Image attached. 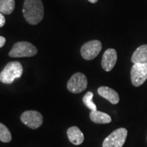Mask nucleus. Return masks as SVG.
<instances>
[{
	"label": "nucleus",
	"instance_id": "1",
	"mask_svg": "<svg viewBox=\"0 0 147 147\" xmlns=\"http://www.w3.org/2000/svg\"><path fill=\"white\" fill-rule=\"evenodd\" d=\"M23 14L25 19L30 25H36L40 23L45 14L44 5L41 0H25Z\"/></svg>",
	"mask_w": 147,
	"mask_h": 147
},
{
	"label": "nucleus",
	"instance_id": "2",
	"mask_svg": "<svg viewBox=\"0 0 147 147\" xmlns=\"http://www.w3.org/2000/svg\"><path fill=\"white\" fill-rule=\"evenodd\" d=\"M23 72V66L20 62H9L0 73V82L4 84L12 83L15 79L21 78Z\"/></svg>",
	"mask_w": 147,
	"mask_h": 147
},
{
	"label": "nucleus",
	"instance_id": "3",
	"mask_svg": "<svg viewBox=\"0 0 147 147\" xmlns=\"http://www.w3.org/2000/svg\"><path fill=\"white\" fill-rule=\"evenodd\" d=\"M38 53L37 48L28 42H18L14 44L9 53L10 57H31Z\"/></svg>",
	"mask_w": 147,
	"mask_h": 147
},
{
	"label": "nucleus",
	"instance_id": "4",
	"mask_svg": "<svg viewBox=\"0 0 147 147\" xmlns=\"http://www.w3.org/2000/svg\"><path fill=\"white\" fill-rule=\"evenodd\" d=\"M127 136V130L125 128H119L112 132L104 140L103 147H122Z\"/></svg>",
	"mask_w": 147,
	"mask_h": 147
},
{
	"label": "nucleus",
	"instance_id": "5",
	"mask_svg": "<svg viewBox=\"0 0 147 147\" xmlns=\"http://www.w3.org/2000/svg\"><path fill=\"white\" fill-rule=\"evenodd\" d=\"M87 78L84 74L77 72L71 77L67 84L69 91L73 93H80L87 89Z\"/></svg>",
	"mask_w": 147,
	"mask_h": 147
},
{
	"label": "nucleus",
	"instance_id": "6",
	"mask_svg": "<svg viewBox=\"0 0 147 147\" xmlns=\"http://www.w3.org/2000/svg\"><path fill=\"white\" fill-rule=\"evenodd\" d=\"M102 45L99 40H91L84 44L80 49V53L84 59L93 60L100 54Z\"/></svg>",
	"mask_w": 147,
	"mask_h": 147
},
{
	"label": "nucleus",
	"instance_id": "7",
	"mask_svg": "<svg viewBox=\"0 0 147 147\" xmlns=\"http://www.w3.org/2000/svg\"><path fill=\"white\" fill-rule=\"evenodd\" d=\"M21 121L25 125L34 129L42 125L43 117L41 113L36 110H27L21 115Z\"/></svg>",
	"mask_w": 147,
	"mask_h": 147
},
{
	"label": "nucleus",
	"instance_id": "8",
	"mask_svg": "<svg viewBox=\"0 0 147 147\" xmlns=\"http://www.w3.org/2000/svg\"><path fill=\"white\" fill-rule=\"evenodd\" d=\"M131 82L135 87H140L147 79V63H135L131 69Z\"/></svg>",
	"mask_w": 147,
	"mask_h": 147
},
{
	"label": "nucleus",
	"instance_id": "9",
	"mask_svg": "<svg viewBox=\"0 0 147 147\" xmlns=\"http://www.w3.org/2000/svg\"><path fill=\"white\" fill-rule=\"evenodd\" d=\"M117 60V53L115 49H107L103 55L102 60V68L106 71H110L115 67Z\"/></svg>",
	"mask_w": 147,
	"mask_h": 147
},
{
	"label": "nucleus",
	"instance_id": "10",
	"mask_svg": "<svg viewBox=\"0 0 147 147\" xmlns=\"http://www.w3.org/2000/svg\"><path fill=\"white\" fill-rule=\"evenodd\" d=\"M98 94L109 101L113 104H117L119 102V95L117 91L108 87H100L97 89Z\"/></svg>",
	"mask_w": 147,
	"mask_h": 147
},
{
	"label": "nucleus",
	"instance_id": "11",
	"mask_svg": "<svg viewBox=\"0 0 147 147\" xmlns=\"http://www.w3.org/2000/svg\"><path fill=\"white\" fill-rule=\"evenodd\" d=\"M69 140L74 145H80L84 142V135L78 127L73 126L67 131Z\"/></svg>",
	"mask_w": 147,
	"mask_h": 147
},
{
	"label": "nucleus",
	"instance_id": "12",
	"mask_svg": "<svg viewBox=\"0 0 147 147\" xmlns=\"http://www.w3.org/2000/svg\"><path fill=\"white\" fill-rule=\"evenodd\" d=\"M131 62L135 63H147V45L139 47L134 51L131 57Z\"/></svg>",
	"mask_w": 147,
	"mask_h": 147
},
{
	"label": "nucleus",
	"instance_id": "13",
	"mask_svg": "<svg viewBox=\"0 0 147 147\" xmlns=\"http://www.w3.org/2000/svg\"><path fill=\"white\" fill-rule=\"evenodd\" d=\"M90 119L93 123L98 124H106L110 123L112 121V119L110 116L106 113L102 112L97 111H91L90 113Z\"/></svg>",
	"mask_w": 147,
	"mask_h": 147
},
{
	"label": "nucleus",
	"instance_id": "14",
	"mask_svg": "<svg viewBox=\"0 0 147 147\" xmlns=\"http://www.w3.org/2000/svg\"><path fill=\"white\" fill-rule=\"evenodd\" d=\"M15 8L14 0H1L0 1V12L3 14H10Z\"/></svg>",
	"mask_w": 147,
	"mask_h": 147
},
{
	"label": "nucleus",
	"instance_id": "15",
	"mask_svg": "<svg viewBox=\"0 0 147 147\" xmlns=\"http://www.w3.org/2000/svg\"><path fill=\"white\" fill-rule=\"evenodd\" d=\"M12 140V135L10 130L5 125L0 123V141L8 143Z\"/></svg>",
	"mask_w": 147,
	"mask_h": 147
},
{
	"label": "nucleus",
	"instance_id": "16",
	"mask_svg": "<svg viewBox=\"0 0 147 147\" xmlns=\"http://www.w3.org/2000/svg\"><path fill=\"white\" fill-rule=\"evenodd\" d=\"M93 93L91 91L87 92L84 95L83 98H82V102H83L84 105L87 106L89 110H91V111H95V110H97V106L93 102Z\"/></svg>",
	"mask_w": 147,
	"mask_h": 147
},
{
	"label": "nucleus",
	"instance_id": "17",
	"mask_svg": "<svg viewBox=\"0 0 147 147\" xmlns=\"http://www.w3.org/2000/svg\"><path fill=\"white\" fill-rule=\"evenodd\" d=\"M5 23V18L2 13H0V27H3Z\"/></svg>",
	"mask_w": 147,
	"mask_h": 147
},
{
	"label": "nucleus",
	"instance_id": "18",
	"mask_svg": "<svg viewBox=\"0 0 147 147\" xmlns=\"http://www.w3.org/2000/svg\"><path fill=\"white\" fill-rule=\"evenodd\" d=\"M5 42H6V40H5L4 37L0 36V49L5 45Z\"/></svg>",
	"mask_w": 147,
	"mask_h": 147
},
{
	"label": "nucleus",
	"instance_id": "19",
	"mask_svg": "<svg viewBox=\"0 0 147 147\" xmlns=\"http://www.w3.org/2000/svg\"><path fill=\"white\" fill-rule=\"evenodd\" d=\"M88 1L92 3H95L97 2V1H98V0H88Z\"/></svg>",
	"mask_w": 147,
	"mask_h": 147
},
{
	"label": "nucleus",
	"instance_id": "20",
	"mask_svg": "<svg viewBox=\"0 0 147 147\" xmlns=\"http://www.w3.org/2000/svg\"><path fill=\"white\" fill-rule=\"evenodd\" d=\"M0 1H1V0H0Z\"/></svg>",
	"mask_w": 147,
	"mask_h": 147
}]
</instances>
